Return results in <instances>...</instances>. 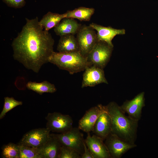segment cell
Wrapping results in <instances>:
<instances>
[{"label": "cell", "instance_id": "cell-1", "mask_svg": "<svg viewBox=\"0 0 158 158\" xmlns=\"http://www.w3.org/2000/svg\"><path fill=\"white\" fill-rule=\"evenodd\" d=\"M25 19V24L12 41L13 57L26 69L37 73L49 62L54 52V41L51 34L40 25L37 17Z\"/></svg>", "mask_w": 158, "mask_h": 158}, {"label": "cell", "instance_id": "cell-2", "mask_svg": "<svg viewBox=\"0 0 158 158\" xmlns=\"http://www.w3.org/2000/svg\"><path fill=\"white\" fill-rule=\"evenodd\" d=\"M111 121V133L131 144H135L138 121L125 115L117 103L109 102L106 105Z\"/></svg>", "mask_w": 158, "mask_h": 158}, {"label": "cell", "instance_id": "cell-3", "mask_svg": "<svg viewBox=\"0 0 158 158\" xmlns=\"http://www.w3.org/2000/svg\"><path fill=\"white\" fill-rule=\"evenodd\" d=\"M49 62L56 66L60 69L68 71L71 74L84 71L89 66L86 57L80 51L69 53L54 52Z\"/></svg>", "mask_w": 158, "mask_h": 158}, {"label": "cell", "instance_id": "cell-4", "mask_svg": "<svg viewBox=\"0 0 158 158\" xmlns=\"http://www.w3.org/2000/svg\"><path fill=\"white\" fill-rule=\"evenodd\" d=\"M113 47L105 42L98 41L86 56L89 66L104 69L109 61Z\"/></svg>", "mask_w": 158, "mask_h": 158}, {"label": "cell", "instance_id": "cell-5", "mask_svg": "<svg viewBox=\"0 0 158 158\" xmlns=\"http://www.w3.org/2000/svg\"><path fill=\"white\" fill-rule=\"evenodd\" d=\"M78 128L73 127L68 131L60 134H52L61 145L72 148L82 155L84 151L85 140L83 134Z\"/></svg>", "mask_w": 158, "mask_h": 158}, {"label": "cell", "instance_id": "cell-6", "mask_svg": "<svg viewBox=\"0 0 158 158\" xmlns=\"http://www.w3.org/2000/svg\"><path fill=\"white\" fill-rule=\"evenodd\" d=\"M92 27L85 25L81 27L77 34V40L79 51L86 57L98 41L97 34Z\"/></svg>", "mask_w": 158, "mask_h": 158}, {"label": "cell", "instance_id": "cell-7", "mask_svg": "<svg viewBox=\"0 0 158 158\" xmlns=\"http://www.w3.org/2000/svg\"><path fill=\"white\" fill-rule=\"evenodd\" d=\"M45 118L46 128L50 131L63 133L73 128V120L69 115L54 112L49 113Z\"/></svg>", "mask_w": 158, "mask_h": 158}, {"label": "cell", "instance_id": "cell-8", "mask_svg": "<svg viewBox=\"0 0 158 158\" xmlns=\"http://www.w3.org/2000/svg\"><path fill=\"white\" fill-rule=\"evenodd\" d=\"M50 132L46 128L32 129L25 133L18 144L38 148L49 139Z\"/></svg>", "mask_w": 158, "mask_h": 158}, {"label": "cell", "instance_id": "cell-9", "mask_svg": "<svg viewBox=\"0 0 158 158\" xmlns=\"http://www.w3.org/2000/svg\"><path fill=\"white\" fill-rule=\"evenodd\" d=\"M104 140L111 158H120L128 151L137 146L135 144L128 143L112 133Z\"/></svg>", "mask_w": 158, "mask_h": 158}, {"label": "cell", "instance_id": "cell-10", "mask_svg": "<svg viewBox=\"0 0 158 158\" xmlns=\"http://www.w3.org/2000/svg\"><path fill=\"white\" fill-rule=\"evenodd\" d=\"M107 111L106 106L98 104L86 111L78 122V128L87 133L93 131L95 123L99 116Z\"/></svg>", "mask_w": 158, "mask_h": 158}, {"label": "cell", "instance_id": "cell-11", "mask_svg": "<svg viewBox=\"0 0 158 158\" xmlns=\"http://www.w3.org/2000/svg\"><path fill=\"white\" fill-rule=\"evenodd\" d=\"M145 92L138 94L131 100H126L120 107L123 112L131 118L139 121L142 116V110L145 106Z\"/></svg>", "mask_w": 158, "mask_h": 158}, {"label": "cell", "instance_id": "cell-12", "mask_svg": "<svg viewBox=\"0 0 158 158\" xmlns=\"http://www.w3.org/2000/svg\"><path fill=\"white\" fill-rule=\"evenodd\" d=\"M83 75L81 87H93L102 83L108 84L103 69L94 65L88 66Z\"/></svg>", "mask_w": 158, "mask_h": 158}, {"label": "cell", "instance_id": "cell-13", "mask_svg": "<svg viewBox=\"0 0 158 158\" xmlns=\"http://www.w3.org/2000/svg\"><path fill=\"white\" fill-rule=\"evenodd\" d=\"M104 141L95 134L91 135L90 132L87 133L85 142L94 158H111Z\"/></svg>", "mask_w": 158, "mask_h": 158}, {"label": "cell", "instance_id": "cell-14", "mask_svg": "<svg viewBox=\"0 0 158 158\" xmlns=\"http://www.w3.org/2000/svg\"><path fill=\"white\" fill-rule=\"evenodd\" d=\"M89 26L97 32L98 41L105 42L112 47L114 46L112 41L113 38L116 35L125 34L124 29H118L111 27H104L94 23L90 24Z\"/></svg>", "mask_w": 158, "mask_h": 158}, {"label": "cell", "instance_id": "cell-15", "mask_svg": "<svg viewBox=\"0 0 158 158\" xmlns=\"http://www.w3.org/2000/svg\"><path fill=\"white\" fill-rule=\"evenodd\" d=\"M111 121L107 111L102 113L95 124L92 131L104 140L111 133Z\"/></svg>", "mask_w": 158, "mask_h": 158}, {"label": "cell", "instance_id": "cell-16", "mask_svg": "<svg viewBox=\"0 0 158 158\" xmlns=\"http://www.w3.org/2000/svg\"><path fill=\"white\" fill-rule=\"evenodd\" d=\"M61 146L58 140L51 134L49 139L38 149L42 158H58Z\"/></svg>", "mask_w": 158, "mask_h": 158}, {"label": "cell", "instance_id": "cell-17", "mask_svg": "<svg viewBox=\"0 0 158 158\" xmlns=\"http://www.w3.org/2000/svg\"><path fill=\"white\" fill-rule=\"evenodd\" d=\"M74 18H63L54 28L56 34L60 37L69 34L77 33L81 27Z\"/></svg>", "mask_w": 158, "mask_h": 158}, {"label": "cell", "instance_id": "cell-18", "mask_svg": "<svg viewBox=\"0 0 158 158\" xmlns=\"http://www.w3.org/2000/svg\"><path fill=\"white\" fill-rule=\"evenodd\" d=\"M60 37L57 47L59 52L69 53L79 51L78 42L74 35H67Z\"/></svg>", "mask_w": 158, "mask_h": 158}, {"label": "cell", "instance_id": "cell-19", "mask_svg": "<svg viewBox=\"0 0 158 158\" xmlns=\"http://www.w3.org/2000/svg\"><path fill=\"white\" fill-rule=\"evenodd\" d=\"M66 17L65 13L59 14L48 12L43 16L39 21V23L45 30L48 31L52 28L55 27Z\"/></svg>", "mask_w": 158, "mask_h": 158}, {"label": "cell", "instance_id": "cell-20", "mask_svg": "<svg viewBox=\"0 0 158 158\" xmlns=\"http://www.w3.org/2000/svg\"><path fill=\"white\" fill-rule=\"evenodd\" d=\"M27 88L42 95L44 93H53L57 90L55 85L45 80L40 83L29 81L26 84Z\"/></svg>", "mask_w": 158, "mask_h": 158}, {"label": "cell", "instance_id": "cell-21", "mask_svg": "<svg viewBox=\"0 0 158 158\" xmlns=\"http://www.w3.org/2000/svg\"><path fill=\"white\" fill-rule=\"evenodd\" d=\"M93 8L80 7L65 13L66 18L77 19L80 21H88L95 12Z\"/></svg>", "mask_w": 158, "mask_h": 158}, {"label": "cell", "instance_id": "cell-22", "mask_svg": "<svg viewBox=\"0 0 158 158\" xmlns=\"http://www.w3.org/2000/svg\"><path fill=\"white\" fill-rule=\"evenodd\" d=\"M1 155L4 158H20V146L12 143L4 145L2 147Z\"/></svg>", "mask_w": 158, "mask_h": 158}, {"label": "cell", "instance_id": "cell-23", "mask_svg": "<svg viewBox=\"0 0 158 158\" xmlns=\"http://www.w3.org/2000/svg\"><path fill=\"white\" fill-rule=\"evenodd\" d=\"M19 145L20 158H42L38 148L25 145Z\"/></svg>", "mask_w": 158, "mask_h": 158}, {"label": "cell", "instance_id": "cell-24", "mask_svg": "<svg viewBox=\"0 0 158 158\" xmlns=\"http://www.w3.org/2000/svg\"><path fill=\"white\" fill-rule=\"evenodd\" d=\"M4 104L3 109L0 114V119L4 117L6 113L16 107L21 105L23 102L17 101L13 97H6L4 98Z\"/></svg>", "mask_w": 158, "mask_h": 158}, {"label": "cell", "instance_id": "cell-25", "mask_svg": "<svg viewBox=\"0 0 158 158\" xmlns=\"http://www.w3.org/2000/svg\"><path fill=\"white\" fill-rule=\"evenodd\" d=\"M81 154L70 147L61 145L58 158H80Z\"/></svg>", "mask_w": 158, "mask_h": 158}, {"label": "cell", "instance_id": "cell-26", "mask_svg": "<svg viewBox=\"0 0 158 158\" xmlns=\"http://www.w3.org/2000/svg\"><path fill=\"white\" fill-rule=\"evenodd\" d=\"M8 6L15 8H20L25 4V0H3Z\"/></svg>", "mask_w": 158, "mask_h": 158}, {"label": "cell", "instance_id": "cell-27", "mask_svg": "<svg viewBox=\"0 0 158 158\" xmlns=\"http://www.w3.org/2000/svg\"><path fill=\"white\" fill-rule=\"evenodd\" d=\"M84 151L81 158H94V157L85 142L84 144Z\"/></svg>", "mask_w": 158, "mask_h": 158}]
</instances>
